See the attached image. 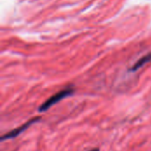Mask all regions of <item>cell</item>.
Segmentation results:
<instances>
[{
  "label": "cell",
  "mask_w": 151,
  "mask_h": 151,
  "mask_svg": "<svg viewBox=\"0 0 151 151\" xmlns=\"http://www.w3.org/2000/svg\"><path fill=\"white\" fill-rule=\"evenodd\" d=\"M74 90L72 88H68L65 89H63L58 93H56L54 96H52L51 97H50L49 99H47L40 107H39V112H43L48 111L51 106H53L54 104H56L57 103H58L59 101H61L62 99H65L70 96H72L73 94Z\"/></svg>",
  "instance_id": "1"
},
{
  "label": "cell",
  "mask_w": 151,
  "mask_h": 151,
  "mask_svg": "<svg viewBox=\"0 0 151 151\" xmlns=\"http://www.w3.org/2000/svg\"><path fill=\"white\" fill-rule=\"evenodd\" d=\"M40 119H41L40 117H35V118L31 119L30 120H28L27 122H26V123L23 124L22 126H20V127H17V128H15V129L10 131V132L7 133L6 134L1 136V142H4V141H5V140H9V139H12V138L17 137V136L19 135L21 133H23L25 130H27L31 125H33L34 123L37 122V121L40 120Z\"/></svg>",
  "instance_id": "2"
},
{
  "label": "cell",
  "mask_w": 151,
  "mask_h": 151,
  "mask_svg": "<svg viewBox=\"0 0 151 151\" xmlns=\"http://www.w3.org/2000/svg\"><path fill=\"white\" fill-rule=\"evenodd\" d=\"M150 61H151V54H148V55H146V56L141 58H140V59H139V60L131 67L130 71H131V72H135V71H137L138 69H140L141 67H142L146 63L150 62Z\"/></svg>",
  "instance_id": "3"
},
{
  "label": "cell",
  "mask_w": 151,
  "mask_h": 151,
  "mask_svg": "<svg viewBox=\"0 0 151 151\" xmlns=\"http://www.w3.org/2000/svg\"><path fill=\"white\" fill-rule=\"evenodd\" d=\"M89 151H99V149H93V150H91Z\"/></svg>",
  "instance_id": "4"
}]
</instances>
